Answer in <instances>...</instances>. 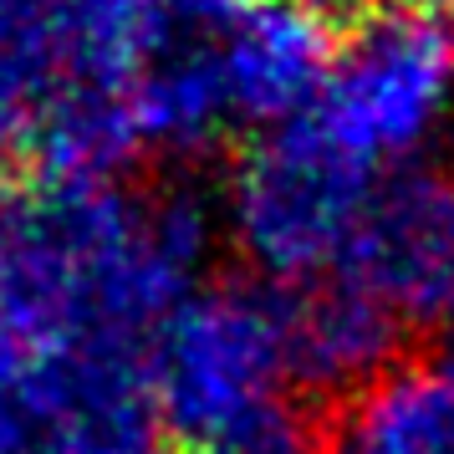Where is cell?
<instances>
[{
	"label": "cell",
	"mask_w": 454,
	"mask_h": 454,
	"mask_svg": "<svg viewBox=\"0 0 454 454\" xmlns=\"http://www.w3.org/2000/svg\"><path fill=\"white\" fill-rule=\"evenodd\" d=\"M67 92V0H0V168L42 144Z\"/></svg>",
	"instance_id": "30bf717a"
},
{
	"label": "cell",
	"mask_w": 454,
	"mask_h": 454,
	"mask_svg": "<svg viewBox=\"0 0 454 454\" xmlns=\"http://www.w3.org/2000/svg\"><path fill=\"white\" fill-rule=\"evenodd\" d=\"M393 5L409 11V16H429V21L454 26V0H393Z\"/></svg>",
	"instance_id": "7c38bea8"
},
{
	"label": "cell",
	"mask_w": 454,
	"mask_h": 454,
	"mask_svg": "<svg viewBox=\"0 0 454 454\" xmlns=\"http://www.w3.org/2000/svg\"><path fill=\"white\" fill-rule=\"evenodd\" d=\"M337 51L327 0H144L133 62L138 148H209L296 123Z\"/></svg>",
	"instance_id": "7a4b0ae2"
},
{
	"label": "cell",
	"mask_w": 454,
	"mask_h": 454,
	"mask_svg": "<svg viewBox=\"0 0 454 454\" xmlns=\"http://www.w3.org/2000/svg\"><path fill=\"white\" fill-rule=\"evenodd\" d=\"M11 454H168L159 409L148 398V363L26 352Z\"/></svg>",
	"instance_id": "52a82bcc"
},
{
	"label": "cell",
	"mask_w": 454,
	"mask_h": 454,
	"mask_svg": "<svg viewBox=\"0 0 454 454\" xmlns=\"http://www.w3.org/2000/svg\"><path fill=\"white\" fill-rule=\"evenodd\" d=\"M205 255L209 209L184 189L21 174L0 184V332L31 357L148 363Z\"/></svg>",
	"instance_id": "6da1fadb"
},
{
	"label": "cell",
	"mask_w": 454,
	"mask_h": 454,
	"mask_svg": "<svg viewBox=\"0 0 454 454\" xmlns=\"http://www.w3.org/2000/svg\"><path fill=\"white\" fill-rule=\"evenodd\" d=\"M286 383L281 307L250 286L189 291L148 348V398L159 424L200 450L286 409Z\"/></svg>",
	"instance_id": "5b68a950"
},
{
	"label": "cell",
	"mask_w": 454,
	"mask_h": 454,
	"mask_svg": "<svg viewBox=\"0 0 454 454\" xmlns=\"http://www.w3.org/2000/svg\"><path fill=\"white\" fill-rule=\"evenodd\" d=\"M332 454H454V348L398 357L372 378Z\"/></svg>",
	"instance_id": "9c48e42d"
},
{
	"label": "cell",
	"mask_w": 454,
	"mask_h": 454,
	"mask_svg": "<svg viewBox=\"0 0 454 454\" xmlns=\"http://www.w3.org/2000/svg\"><path fill=\"white\" fill-rule=\"evenodd\" d=\"M388 317L398 337L454 332V174L398 168L368 194L342 266L332 270Z\"/></svg>",
	"instance_id": "8992f818"
},
{
	"label": "cell",
	"mask_w": 454,
	"mask_h": 454,
	"mask_svg": "<svg viewBox=\"0 0 454 454\" xmlns=\"http://www.w3.org/2000/svg\"><path fill=\"white\" fill-rule=\"evenodd\" d=\"M378 179L301 113L261 133L240 159L225 194L230 240L270 286H311L342 266Z\"/></svg>",
	"instance_id": "3957f363"
},
{
	"label": "cell",
	"mask_w": 454,
	"mask_h": 454,
	"mask_svg": "<svg viewBox=\"0 0 454 454\" xmlns=\"http://www.w3.org/2000/svg\"><path fill=\"white\" fill-rule=\"evenodd\" d=\"M276 307H281L291 383H307L317 393L357 398L403 352L398 327L342 276H322L311 286L286 291Z\"/></svg>",
	"instance_id": "ba28073f"
},
{
	"label": "cell",
	"mask_w": 454,
	"mask_h": 454,
	"mask_svg": "<svg viewBox=\"0 0 454 454\" xmlns=\"http://www.w3.org/2000/svg\"><path fill=\"white\" fill-rule=\"evenodd\" d=\"M205 454H311V444H307V434H301V424H296L286 409H276V413H266V419L246 424V429L225 434V439L209 444Z\"/></svg>",
	"instance_id": "8fae6325"
},
{
	"label": "cell",
	"mask_w": 454,
	"mask_h": 454,
	"mask_svg": "<svg viewBox=\"0 0 454 454\" xmlns=\"http://www.w3.org/2000/svg\"><path fill=\"white\" fill-rule=\"evenodd\" d=\"M307 118L368 174L419 168L454 133V26L388 11L337 42Z\"/></svg>",
	"instance_id": "277c9868"
}]
</instances>
